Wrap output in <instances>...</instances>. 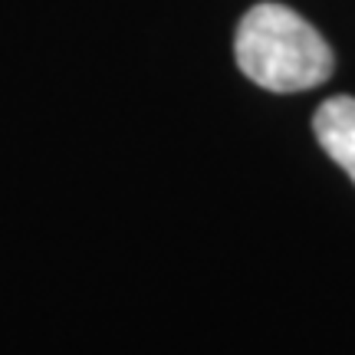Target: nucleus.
<instances>
[{"label": "nucleus", "instance_id": "f257e3e1", "mask_svg": "<svg viewBox=\"0 0 355 355\" xmlns=\"http://www.w3.org/2000/svg\"><path fill=\"white\" fill-rule=\"evenodd\" d=\"M234 56L243 76L270 92L322 86L336 66L322 33L283 3H257L243 13Z\"/></svg>", "mask_w": 355, "mask_h": 355}, {"label": "nucleus", "instance_id": "f03ea898", "mask_svg": "<svg viewBox=\"0 0 355 355\" xmlns=\"http://www.w3.org/2000/svg\"><path fill=\"white\" fill-rule=\"evenodd\" d=\"M319 145L326 148L336 165L355 181V99L352 96H332L316 109L313 119Z\"/></svg>", "mask_w": 355, "mask_h": 355}]
</instances>
